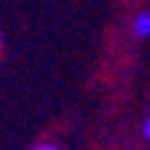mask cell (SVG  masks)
Returning a JSON list of instances; mask_svg holds the SVG:
<instances>
[{"label": "cell", "instance_id": "cell-1", "mask_svg": "<svg viewBox=\"0 0 150 150\" xmlns=\"http://www.w3.org/2000/svg\"><path fill=\"white\" fill-rule=\"evenodd\" d=\"M134 35L137 38H150V11H145L134 19Z\"/></svg>", "mask_w": 150, "mask_h": 150}, {"label": "cell", "instance_id": "cell-2", "mask_svg": "<svg viewBox=\"0 0 150 150\" xmlns=\"http://www.w3.org/2000/svg\"><path fill=\"white\" fill-rule=\"evenodd\" d=\"M145 139H147V142H150V118H147V121H145Z\"/></svg>", "mask_w": 150, "mask_h": 150}, {"label": "cell", "instance_id": "cell-3", "mask_svg": "<svg viewBox=\"0 0 150 150\" xmlns=\"http://www.w3.org/2000/svg\"><path fill=\"white\" fill-rule=\"evenodd\" d=\"M35 150H59V147H54V145H40V147H35Z\"/></svg>", "mask_w": 150, "mask_h": 150}]
</instances>
